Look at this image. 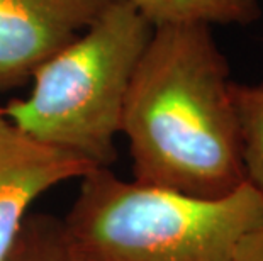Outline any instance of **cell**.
I'll list each match as a JSON object with an SVG mask.
<instances>
[{"label":"cell","instance_id":"obj_5","mask_svg":"<svg viewBox=\"0 0 263 261\" xmlns=\"http://www.w3.org/2000/svg\"><path fill=\"white\" fill-rule=\"evenodd\" d=\"M92 170L88 161L36 141L0 114V261L14 249L29 207L43 193Z\"/></svg>","mask_w":263,"mask_h":261},{"label":"cell","instance_id":"obj_1","mask_svg":"<svg viewBox=\"0 0 263 261\" xmlns=\"http://www.w3.org/2000/svg\"><path fill=\"white\" fill-rule=\"evenodd\" d=\"M231 88L211 24L155 26L122 110L133 180L207 198L243 185Z\"/></svg>","mask_w":263,"mask_h":261},{"label":"cell","instance_id":"obj_7","mask_svg":"<svg viewBox=\"0 0 263 261\" xmlns=\"http://www.w3.org/2000/svg\"><path fill=\"white\" fill-rule=\"evenodd\" d=\"M245 178L263 197V85L233 82Z\"/></svg>","mask_w":263,"mask_h":261},{"label":"cell","instance_id":"obj_8","mask_svg":"<svg viewBox=\"0 0 263 261\" xmlns=\"http://www.w3.org/2000/svg\"><path fill=\"white\" fill-rule=\"evenodd\" d=\"M5 261H75L65 241L60 220L31 215Z\"/></svg>","mask_w":263,"mask_h":261},{"label":"cell","instance_id":"obj_2","mask_svg":"<svg viewBox=\"0 0 263 261\" xmlns=\"http://www.w3.org/2000/svg\"><path fill=\"white\" fill-rule=\"evenodd\" d=\"M261 220L263 197L248 182L207 198L95 168L61 227L75 261H229Z\"/></svg>","mask_w":263,"mask_h":261},{"label":"cell","instance_id":"obj_6","mask_svg":"<svg viewBox=\"0 0 263 261\" xmlns=\"http://www.w3.org/2000/svg\"><path fill=\"white\" fill-rule=\"evenodd\" d=\"M153 26L177 22L251 24L261 15L260 0H129Z\"/></svg>","mask_w":263,"mask_h":261},{"label":"cell","instance_id":"obj_3","mask_svg":"<svg viewBox=\"0 0 263 261\" xmlns=\"http://www.w3.org/2000/svg\"><path fill=\"white\" fill-rule=\"evenodd\" d=\"M153 29L129 0H114L39 66L27 97L7 102L0 114L39 143L109 168L133 73Z\"/></svg>","mask_w":263,"mask_h":261},{"label":"cell","instance_id":"obj_9","mask_svg":"<svg viewBox=\"0 0 263 261\" xmlns=\"http://www.w3.org/2000/svg\"><path fill=\"white\" fill-rule=\"evenodd\" d=\"M229 261H263V220L243 236Z\"/></svg>","mask_w":263,"mask_h":261},{"label":"cell","instance_id":"obj_4","mask_svg":"<svg viewBox=\"0 0 263 261\" xmlns=\"http://www.w3.org/2000/svg\"><path fill=\"white\" fill-rule=\"evenodd\" d=\"M114 0H0V90L19 87Z\"/></svg>","mask_w":263,"mask_h":261}]
</instances>
